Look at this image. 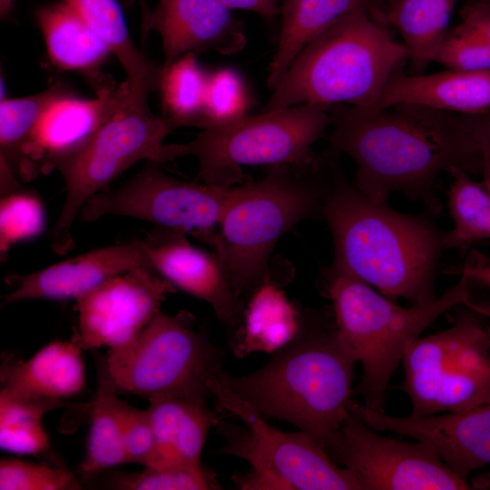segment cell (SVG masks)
Here are the masks:
<instances>
[{"instance_id": "cell-23", "label": "cell", "mask_w": 490, "mask_h": 490, "mask_svg": "<svg viewBox=\"0 0 490 490\" xmlns=\"http://www.w3.org/2000/svg\"><path fill=\"white\" fill-rule=\"evenodd\" d=\"M105 44L125 74L130 100L148 104L160 90L162 65L148 58L133 43L122 8L116 0H64Z\"/></svg>"}, {"instance_id": "cell-31", "label": "cell", "mask_w": 490, "mask_h": 490, "mask_svg": "<svg viewBox=\"0 0 490 490\" xmlns=\"http://www.w3.org/2000/svg\"><path fill=\"white\" fill-rule=\"evenodd\" d=\"M64 400L31 398L0 391V446L19 455H41L50 448L44 416L68 406Z\"/></svg>"}, {"instance_id": "cell-26", "label": "cell", "mask_w": 490, "mask_h": 490, "mask_svg": "<svg viewBox=\"0 0 490 490\" xmlns=\"http://www.w3.org/2000/svg\"><path fill=\"white\" fill-rule=\"evenodd\" d=\"M381 0H284L281 28L270 64L267 84L273 90L300 51L341 17L358 11H377Z\"/></svg>"}, {"instance_id": "cell-12", "label": "cell", "mask_w": 490, "mask_h": 490, "mask_svg": "<svg viewBox=\"0 0 490 490\" xmlns=\"http://www.w3.org/2000/svg\"><path fill=\"white\" fill-rule=\"evenodd\" d=\"M159 162L147 164L130 181L93 195L80 211L82 220L119 215L182 230L210 244L216 236L230 187L175 179Z\"/></svg>"}, {"instance_id": "cell-29", "label": "cell", "mask_w": 490, "mask_h": 490, "mask_svg": "<svg viewBox=\"0 0 490 490\" xmlns=\"http://www.w3.org/2000/svg\"><path fill=\"white\" fill-rule=\"evenodd\" d=\"M63 82H55L37 93L0 103V160L20 177L25 150L40 121L58 100L74 94Z\"/></svg>"}, {"instance_id": "cell-36", "label": "cell", "mask_w": 490, "mask_h": 490, "mask_svg": "<svg viewBox=\"0 0 490 490\" xmlns=\"http://www.w3.org/2000/svg\"><path fill=\"white\" fill-rule=\"evenodd\" d=\"M82 485L68 470L47 464L1 459V490H75Z\"/></svg>"}, {"instance_id": "cell-35", "label": "cell", "mask_w": 490, "mask_h": 490, "mask_svg": "<svg viewBox=\"0 0 490 490\" xmlns=\"http://www.w3.org/2000/svg\"><path fill=\"white\" fill-rule=\"evenodd\" d=\"M44 211L39 199L21 189L2 196L0 247L5 253L17 241L39 235L44 227Z\"/></svg>"}, {"instance_id": "cell-5", "label": "cell", "mask_w": 490, "mask_h": 490, "mask_svg": "<svg viewBox=\"0 0 490 490\" xmlns=\"http://www.w3.org/2000/svg\"><path fill=\"white\" fill-rule=\"evenodd\" d=\"M472 283L461 275L457 284L435 299L400 307L368 284L331 272L328 294L335 314V328L363 368L358 392L368 407L384 412L386 391L410 343L438 317L457 305L490 316V305L475 302Z\"/></svg>"}, {"instance_id": "cell-30", "label": "cell", "mask_w": 490, "mask_h": 490, "mask_svg": "<svg viewBox=\"0 0 490 490\" xmlns=\"http://www.w3.org/2000/svg\"><path fill=\"white\" fill-rule=\"evenodd\" d=\"M208 73L195 54L177 59L162 73L160 90L163 115L175 128L202 127Z\"/></svg>"}, {"instance_id": "cell-20", "label": "cell", "mask_w": 490, "mask_h": 490, "mask_svg": "<svg viewBox=\"0 0 490 490\" xmlns=\"http://www.w3.org/2000/svg\"><path fill=\"white\" fill-rule=\"evenodd\" d=\"M410 104L463 114L490 110V71L446 70L429 74H407L397 69L368 111ZM359 107V106H358Z\"/></svg>"}, {"instance_id": "cell-45", "label": "cell", "mask_w": 490, "mask_h": 490, "mask_svg": "<svg viewBox=\"0 0 490 490\" xmlns=\"http://www.w3.org/2000/svg\"><path fill=\"white\" fill-rule=\"evenodd\" d=\"M488 329H489V333H490V328H488Z\"/></svg>"}, {"instance_id": "cell-41", "label": "cell", "mask_w": 490, "mask_h": 490, "mask_svg": "<svg viewBox=\"0 0 490 490\" xmlns=\"http://www.w3.org/2000/svg\"><path fill=\"white\" fill-rule=\"evenodd\" d=\"M230 10L254 12L267 20L274 18L279 11L278 0H219Z\"/></svg>"}, {"instance_id": "cell-43", "label": "cell", "mask_w": 490, "mask_h": 490, "mask_svg": "<svg viewBox=\"0 0 490 490\" xmlns=\"http://www.w3.org/2000/svg\"><path fill=\"white\" fill-rule=\"evenodd\" d=\"M141 4H142V24L146 21L151 11L147 7L146 0H141Z\"/></svg>"}, {"instance_id": "cell-14", "label": "cell", "mask_w": 490, "mask_h": 490, "mask_svg": "<svg viewBox=\"0 0 490 490\" xmlns=\"http://www.w3.org/2000/svg\"><path fill=\"white\" fill-rule=\"evenodd\" d=\"M176 288L151 266L113 277L76 299L82 349L108 347L107 358L125 353Z\"/></svg>"}, {"instance_id": "cell-38", "label": "cell", "mask_w": 490, "mask_h": 490, "mask_svg": "<svg viewBox=\"0 0 490 490\" xmlns=\"http://www.w3.org/2000/svg\"><path fill=\"white\" fill-rule=\"evenodd\" d=\"M127 463L149 466L154 453V436L147 410L120 402Z\"/></svg>"}, {"instance_id": "cell-19", "label": "cell", "mask_w": 490, "mask_h": 490, "mask_svg": "<svg viewBox=\"0 0 490 490\" xmlns=\"http://www.w3.org/2000/svg\"><path fill=\"white\" fill-rule=\"evenodd\" d=\"M151 266L140 240L113 244L67 259L44 270L10 276L15 289L3 297L12 303L26 299H78L105 280Z\"/></svg>"}, {"instance_id": "cell-18", "label": "cell", "mask_w": 490, "mask_h": 490, "mask_svg": "<svg viewBox=\"0 0 490 490\" xmlns=\"http://www.w3.org/2000/svg\"><path fill=\"white\" fill-rule=\"evenodd\" d=\"M152 30L162 39L163 72L187 54L230 55L247 44L244 24L219 0H159L142 24L143 42Z\"/></svg>"}, {"instance_id": "cell-33", "label": "cell", "mask_w": 490, "mask_h": 490, "mask_svg": "<svg viewBox=\"0 0 490 490\" xmlns=\"http://www.w3.org/2000/svg\"><path fill=\"white\" fill-rule=\"evenodd\" d=\"M243 76L235 69L210 73L201 129L231 122L248 114L253 104Z\"/></svg>"}, {"instance_id": "cell-10", "label": "cell", "mask_w": 490, "mask_h": 490, "mask_svg": "<svg viewBox=\"0 0 490 490\" xmlns=\"http://www.w3.org/2000/svg\"><path fill=\"white\" fill-rule=\"evenodd\" d=\"M105 368L115 390L149 401L181 397L205 403L211 379L222 371L221 355L187 312L158 311L132 346Z\"/></svg>"}, {"instance_id": "cell-44", "label": "cell", "mask_w": 490, "mask_h": 490, "mask_svg": "<svg viewBox=\"0 0 490 490\" xmlns=\"http://www.w3.org/2000/svg\"><path fill=\"white\" fill-rule=\"evenodd\" d=\"M473 1L483 2V3H486L490 5V0H473Z\"/></svg>"}, {"instance_id": "cell-39", "label": "cell", "mask_w": 490, "mask_h": 490, "mask_svg": "<svg viewBox=\"0 0 490 490\" xmlns=\"http://www.w3.org/2000/svg\"><path fill=\"white\" fill-rule=\"evenodd\" d=\"M459 25L490 44V5L469 1L460 10Z\"/></svg>"}, {"instance_id": "cell-3", "label": "cell", "mask_w": 490, "mask_h": 490, "mask_svg": "<svg viewBox=\"0 0 490 490\" xmlns=\"http://www.w3.org/2000/svg\"><path fill=\"white\" fill-rule=\"evenodd\" d=\"M357 358L331 330L303 328L260 369L222 372L228 387L265 418L292 424L326 449L350 415Z\"/></svg>"}, {"instance_id": "cell-1", "label": "cell", "mask_w": 490, "mask_h": 490, "mask_svg": "<svg viewBox=\"0 0 490 490\" xmlns=\"http://www.w3.org/2000/svg\"><path fill=\"white\" fill-rule=\"evenodd\" d=\"M392 108L340 106L332 113L329 151L354 161L359 191L379 203L402 191L433 213L441 210L434 187L443 172L482 174L490 191V113L463 114L410 104Z\"/></svg>"}, {"instance_id": "cell-11", "label": "cell", "mask_w": 490, "mask_h": 490, "mask_svg": "<svg viewBox=\"0 0 490 490\" xmlns=\"http://www.w3.org/2000/svg\"><path fill=\"white\" fill-rule=\"evenodd\" d=\"M174 125L153 114L148 104L128 103L79 150L55 167L65 183V201L51 230L54 253L62 255L74 246L72 228L85 203L136 162L164 163L166 136Z\"/></svg>"}, {"instance_id": "cell-28", "label": "cell", "mask_w": 490, "mask_h": 490, "mask_svg": "<svg viewBox=\"0 0 490 490\" xmlns=\"http://www.w3.org/2000/svg\"><path fill=\"white\" fill-rule=\"evenodd\" d=\"M96 395L89 406L90 430L86 455L80 467L91 476L109 467L127 463L120 402L104 363L100 368Z\"/></svg>"}, {"instance_id": "cell-37", "label": "cell", "mask_w": 490, "mask_h": 490, "mask_svg": "<svg viewBox=\"0 0 490 490\" xmlns=\"http://www.w3.org/2000/svg\"><path fill=\"white\" fill-rule=\"evenodd\" d=\"M433 62L452 70L490 71V44L458 24L449 31Z\"/></svg>"}, {"instance_id": "cell-8", "label": "cell", "mask_w": 490, "mask_h": 490, "mask_svg": "<svg viewBox=\"0 0 490 490\" xmlns=\"http://www.w3.org/2000/svg\"><path fill=\"white\" fill-rule=\"evenodd\" d=\"M223 371L211 379L209 387L217 400L218 410L244 424L241 427L220 420L216 426L226 439L220 452L245 459L250 466L245 475H235L238 488L363 490L357 476L338 465L311 436L271 426L228 387Z\"/></svg>"}, {"instance_id": "cell-7", "label": "cell", "mask_w": 490, "mask_h": 490, "mask_svg": "<svg viewBox=\"0 0 490 490\" xmlns=\"http://www.w3.org/2000/svg\"><path fill=\"white\" fill-rule=\"evenodd\" d=\"M295 171L273 166L263 179L230 189L211 247L239 297L263 281L280 238L321 209L325 192Z\"/></svg>"}, {"instance_id": "cell-40", "label": "cell", "mask_w": 490, "mask_h": 490, "mask_svg": "<svg viewBox=\"0 0 490 490\" xmlns=\"http://www.w3.org/2000/svg\"><path fill=\"white\" fill-rule=\"evenodd\" d=\"M460 274L471 282L490 289V261L479 252H473L460 270Z\"/></svg>"}, {"instance_id": "cell-21", "label": "cell", "mask_w": 490, "mask_h": 490, "mask_svg": "<svg viewBox=\"0 0 490 490\" xmlns=\"http://www.w3.org/2000/svg\"><path fill=\"white\" fill-rule=\"evenodd\" d=\"M80 346L54 341L26 361H9L1 368V390L15 397L64 400L85 383Z\"/></svg>"}, {"instance_id": "cell-32", "label": "cell", "mask_w": 490, "mask_h": 490, "mask_svg": "<svg viewBox=\"0 0 490 490\" xmlns=\"http://www.w3.org/2000/svg\"><path fill=\"white\" fill-rule=\"evenodd\" d=\"M448 191V206L454 226L443 233L444 249H466L490 240V191L469 174L456 172Z\"/></svg>"}, {"instance_id": "cell-24", "label": "cell", "mask_w": 490, "mask_h": 490, "mask_svg": "<svg viewBox=\"0 0 490 490\" xmlns=\"http://www.w3.org/2000/svg\"><path fill=\"white\" fill-rule=\"evenodd\" d=\"M303 324L296 306L268 272L244 308L231 349L238 358L254 352L276 353L299 336Z\"/></svg>"}, {"instance_id": "cell-6", "label": "cell", "mask_w": 490, "mask_h": 490, "mask_svg": "<svg viewBox=\"0 0 490 490\" xmlns=\"http://www.w3.org/2000/svg\"><path fill=\"white\" fill-rule=\"evenodd\" d=\"M332 123L329 106L299 104L202 131L191 142L164 146V162L194 157L205 183L231 187L250 180L243 166L287 165L304 171L315 165L313 144Z\"/></svg>"}, {"instance_id": "cell-25", "label": "cell", "mask_w": 490, "mask_h": 490, "mask_svg": "<svg viewBox=\"0 0 490 490\" xmlns=\"http://www.w3.org/2000/svg\"><path fill=\"white\" fill-rule=\"evenodd\" d=\"M36 20L53 64L97 80L98 89L108 84L99 69L111 54L109 48L66 2L41 6Z\"/></svg>"}, {"instance_id": "cell-34", "label": "cell", "mask_w": 490, "mask_h": 490, "mask_svg": "<svg viewBox=\"0 0 490 490\" xmlns=\"http://www.w3.org/2000/svg\"><path fill=\"white\" fill-rule=\"evenodd\" d=\"M114 488L121 490H211L220 489L216 475L201 464L152 467L139 473L118 475Z\"/></svg>"}, {"instance_id": "cell-9", "label": "cell", "mask_w": 490, "mask_h": 490, "mask_svg": "<svg viewBox=\"0 0 490 490\" xmlns=\"http://www.w3.org/2000/svg\"><path fill=\"white\" fill-rule=\"evenodd\" d=\"M467 308L447 329L417 338L402 362L412 416L457 412L490 403V333Z\"/></svg>"}, {"instance_id": "cell-13", "label": "cell", "mask_w": 490, "mask_h": 490, "mask_svg": "<svg viewBox=\"0 0 490 490\" xmlns=\"http://www.w3.org/2000/svg\"><path fill=\"white\" fill-rule=\"evenodd\" d=\"M327 451L363 490H466L471 486L427 444L377 433L350 414Z\"/></svg>"}, {"instance_id": "cell-4", "label": "cell", "mask_w": 490, "mask_h": 490, "mask_svg": "<svg viewBox=\"0 0 490 490\" xmlns=\"http://www.w3.org/2000/svg\"><path fill=\"white\" fill-rule=\"evenodd\" d=\"M407 61L380 11L358 10L310 41L272 90L262 112L299 104L368 107Z\"/></svg>"}, {"instance_id": "cell-27", "label": "cell", "mask_w": 490, "mask_h": 490, "mask_svg": "<svg viewBox=\"0 0 490 490\" xmlns=\"http://www.w3.org/2000/svg\"><path fill=\"white\" fill-rule=\"evenodd\" d=\"M456 0H392L385 18L403 39L411 74H423L449 33Z\"/></svg>"}, {"instance_id": "cell-17", "label": "cell", "mask_w": 490, "mask_h": 490, "mask_svg": "<svg viewBox=\"0 0 490 490\" xmlns=\"http://www.w3.org/2000/svg\"><path fill=\"white\" fill-rule=\"evenodd\" d=\"M186 231L166 229L140 240L151 267L176 289L209 303L219 319L236 330L244 307L218 256L194 247Z\"/></svg>"}, {"instance_id": "cell-16", "label": "cell", "mask_w": 490, "mask_h": 490, "mask_svg": "<svg viewBox=\"0 0 490 490\" xmlns=\"http://www.w3.org/2000/svg\"><path fill=\"white\" fill-rule=\"evenodd\" d=\"M127 83L107 84L92 99L75 94L54 103L36 127L25 150L20 179L48 173L85 143L129 101Z\"/></svg>"}, {"instance_id": "cell-15", "label": "cell", "mask_w": 490, "mask_h": 490, "mask_svg": "<svg viewBox=\"0 0 490 490\" xmlns=\"http://www.w3.org/2000/svg\"><path fill=\"white\" fill-rule=\"evenodd\" d=\"M349 412L377 431H389L429 445L456 475L467 481L490 465V403L443 415L398 417L351 400Z\"/></svg>"}, {"instance_id": "cell-22", "label": "cell", "mask_w": 490, "mask_h": 490, "mask_svg": "<svg viewBox=\"0 0 490 490\" xmlns=\"http://www.w3.org/2000/svg\"><path fill=\"white\" fill-rule=\"evenodd\" d=\"M154 436V453L147 466H195L211 426L220 418L205 403L181 397L149 401L146 409Z\"/></svg>"}, {"instance_id": "cell-42", "label": "cell", "mask_w": 490, "mask_h": 490, "mask_svg": "<svg viewBox=\"0 0 490 490\" xmlns=\"http://www.w3.org/2000/svg\"><path fill=\"white\" fill-rule=\"evenodd\" d=\"M15 0H0V15L2 19L6 18L12 12Z\"/></svg>"}, {"instance_id": "cell-2", "label": "cell", "mask_w": 490, "mask_h": 490, "mask_svg": "<svg viewBox=\"0 0 490 490\" xmlns=\"http://www.w3.org/2000/svg\"><path fill=\"white\" fill-rule=\"evenodd\" d=\"M320 212L334 240L331 272L413 305L436 299L433 279L443 233L426 220L373 201L342 180L325 192Z\"/></svg>"}]
</instances>
